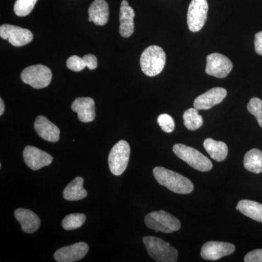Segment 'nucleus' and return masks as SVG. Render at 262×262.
I'll return each mask as SVG.
<instances>
[{"instance_id":"c85d7f7f","label":"nucleus","mask_w":262,"mask_h":262,"mask_svg":"<svg viewBox=\"0 0 262 262\" xmlns=\"http://www.w3.org/2000/svg\"><path fill=\"white\" fill-rule=\"evenodd\" d=\"M158 123L159 124L162 130L168 134L173 132L175 129V122H174L173 117L168 114L160 115L158 118Z\"/></svg>"},{"instance_id":"f03ea898","label":"nucleus","mask_w":262,"mask_h":262,"mask_svg":"<svg viewBox=\"0 0 262 262\" xmlns=\"http://www.w3.org/2000/svg\"><path fill=\"white\" fill-rule=\"evenodd\" d=\"M143 243L149 256L155 261L176 262L178 259V251L163 239L146 236L143 238Z\"/></svg>"},{"instance_id":"423d86ee","label":"nucleus","mask_w":262,"mask_h":262,"mask_svg":"<svg viewBox=\"0 0 262 262\" xmlns=\"http://www.w3.org/2000/svg\"><path fill=\"white\" fill-rule=\"evenodd\" d=\"M53 74L46 66L37 64L24 69L20 78L24 83L35 89H44L51 84Z\"/></svg>"},{"instance_id":"aec40b11","label":"nucleus","mask_w":262,"mask_h":262,"mask_svg":"<svg viewBox=\"0 0 262 262\" xmlns=\"http://www.w3.org/2000/svg\"><path fill=\"white\" fill-rule=\"evenodd\" d=\"M67 66L70 70L74 72H80L85 67L89 70H94L97 68L98 60L96 56L93 54L85 55L80 58L78 56H72L67 60Z\"/></svg>"},{"instance_id":"20e7f679","label":"nucleus","mask_w":262,"mask_h":262,"mask_svg":"<svg viewBox=\"0 0 262 262\" xmlns=\"http://www.w3.org/2000/svg\"><path fill=\"white\" fill-rule=\"evenodd\" d=\"M173 151L179 158L200 171H209L213 168L211 160L198 150L190 146L182 144H175Z\"/></svg>"},{"instance_id":"a211bd4d","label":"nucleus","mask_w":262,"mask_h":262,"mask_svg":"<svg viewBox=\"0 0 262 262\" xmlns=\"http://www.w3.org/2000/svg\"><path fill=\"white\" fill-rule=\"evenodd\" d=\"M14 215L20 224L22 230L26 233H34L40 227L41 222L39 217L30 210L18 208L15 210Z\"/></svg>"},{"instance_id":"1a4fd4ad","label":"nucleus","mask_w":262,"mask_h":262,"mask_svg":"<svg viewBox=\"0 0 262 262\" xmlns=\"http://www.w3.org/2000/svg\"><path fill=\"white\" fill-rule=\"evenodd\" d=\"M0 37L9 41L15 47L26 46L34 39L32 32L29 29L10 24H3L0 27Z\"/></svg>"},{"instance_id":"c756f323","label":"nucleus","mask_w":262,"mask_h":262,"mask_svg":"<svg viewBox=\"0 0 262 262\" xmlns=\"http://www.w3.org/2000/svg\"><path fill=\"white\" fill-rule=\"evenodd\" d=\"M246 262H262V249L254 250L245 256Z\"/></svg>"},{"instance_id":"2eb2a0df","label":"nucleus","mask_w":262,"mask_h":262,"mask_svg":"<svg viewBox=\"0 0 262 262\" xmlns=\"http://www.w3.org/2000/svg\"><path fill=\"white\" fill-rule=\"evenodd\" d=\"M72 111L77 113L80 121L90 122L94 121L96 118L95 101L89 97L76 98L72 104Z\"/></svg>"},{"instance_id":"9d476101","label":"nucleus","mask_w":262,"mask_h":262,"mask_svg":"<svg viewBox=\"0 0 262 262\" xmlns=\"http://www.w3.org/2000/svg\"><path fill=\"white\" fill-rule=\"evenodd\" d=\"M206 72L207 75L217 78L227 77L233 68L232 61L227 56L220 53H211L206 58Z\"/></svg>"},{"instance_id":"5701e85b","label":"nucleus","mask_w":262,"mask_h":262,"mask_svg":"<svg viewBox=\"0 0 262 262\" xmlns=\"http://www.w3.org/2000/svg\"><path fill=\"white\" fill-rule=\"evenodd\" d=\"M236 208L246 216L262 223V204L261 203L249 201V200H242L239 202Z\"/></svg>"},{"instance_id":"4be33fe9","label":"nucleus","mask_w":262,"mask_h":262,"mask_svg":"<svg viewBox=\"0 0 262 262\" xmlns=\"http://www.w3.org/2000/svg\"><path fill=\"white\" fill-rule=\"evenodd\" d=\"M203 146L212 159L217 162L223 161L227 158L228 155V146L222 141L206 139L203 142Z\"/></svg>"},{"instance_id":"393cba45","label":"nucleus","mask_w":262,"mask_h":262,"mask_svg":"<svg viewBox=\"0 0 262 262\" xmlns=\"http://www.w3.org/2000/svg\"><path fill=\"white\" fill-rule=\"evenodd\" d=\"M183 119L184 125L189 130H198L203 124V117L195 108H190L184 112Z\"/></svg>"},{"instance_id":"f257e3e1","label":"nucleus","mask_w":262,"mask_h":262,"mask_svg":"<svg viewBox=\"0 0 262 262\" xmlns=\"http://www.w3.org/2000/svg\"><path fill=\"white\" fill-rule=\"evenodd\" d=\"M153 174L160 185L173 192L186 194H190L194 190V185L189 179L173 170L163 167H156L153 170Z\"/></svg>"},{"instance_id":"0eeeda50","label":"nucleus","mask_w":262,"mask_h":262,"mask_svg":"<svg viewBox=\"0 0 262 262\" xmlns=\"http://www.w3.org/2000/svg\"><path fill=\"white\" fill-rule=\"evenodd\" d=\"M130 148L126 141H118L108 155V166L112 173L120 176L126 170L130 158Z\"/></svg>"},{"instance_id":"dca6fc26","label":"nucleus","mask_w":262,"mask_h":262,"mask_svg":"<svg viewBox=\"0 0 262 262\" xmlns=\"http://www.w3.org/2000/svg\"><path fill=\"white\" fill-rule=\"evenodd\" d=\"M34 130L44 140L57 142L60 139V130L55 124L44 116H38L34 124Z\"/></svg>"},{"instance_id":"4468645a","label":"nucleus","mask_w":262,"mask_h":262,"mask_svg":"<svg viewBox=\"0 0 262 262\" xmlns=\"http://www.w3.org/2000/svg\"><path fill=\"white\" fill-rule=\"evenodd\" d=\"M227 95V91L223 88H213L196 97L193 105L198 110H210L222 103Z\"/></svg>"},{"instance_id":"6ab92c4d","label":"nucleus","mask_w":262,"mask_h":262,"mask_svg":"<svg viewBox=\"0 0 262 262\" xmlns=\"http://www.w3.org/2000/svg\"><path fill=\"white\" fill-rule=\"evenodd\" d=\"M89 21L97 26L107 24L110 17L108 3L105 0H95L89 9Z\"/></svg>"},{"instance_id":"39448f33","label":"nucleus","mask_w":262,"mask_h":262,"mask_svg":"<svg viewBox=\"0 0 262 262\" xmlns=\"http://www.w3.org/2000/svg\"><path fill=\"white\" fill-rule=\"evenodd\" d=\"M144 222L148 228L157 232L171 233L181 228L180 221L165 211L151 212L146 215Z\"/></svg>"},{"instance_id":"9b49d317","label":"nucleus","mask_w":262,"mask_h":262,"mask_svg":"<svg viewBox=\"0 0 262 262\" xmlns=\"http://www.w3.org/2000/svg\"><path fill=\"white\" fill-rule=\"evenodd\" d=\"M235 251V246L229 243L209 241L202 246V258L210 261H215L232 254Z\"/></svg>"},{"instance_id":"6e6552de","label":"nucleus","mask_w":262,"mask_h":262,"mask_svg":"<svg viewBox=\"0 0 262 262\" xmlns=\"http://www.w3.org/2000/svg\"><path fill=\"white\" fill-rule=\"evenodd\" d=\"M207 0H192L187 12V25L192 32H198L204 27L208 17Z\"/></svg>"},{"instance_id":"a878e982","label":"nucleus","mask_w":262,"mask_h":262,"mask_svg":"<svg viewBox=\"0 0 262 262\" xmlns=\"http://www.w3.org/2000/svg\"><path fill=\"white\" fill-rule=\"evenodd\" d=\"M85 221V215L82 213H72L63 219L61 225L65 230H75L82 227Z\"/></svg>"},{"instance_id":"f3484780","label":"nucleus","mask_w":262,"mask_h":262,"mask_svg":"<svg viewBox=\"0 0 262 262\" xmlns=\"http://www.w3.org/2000/svg\"><path fill=\"white\" fill-rule=\"evenodd\" d=\"M134 10L129 6L127 0H123L120 10V33L122 37L127 38L134 34Z\"/></svg>"},{"instance_id":"7c9ffc66","label":"nucleus","mask_w":262,"mask_h":262,"mask_svg":"<svg viewBox=\"0 0 262 262\" xmlns=\"http://www.w3.org/2000/svg\"><path fill=\"white\" fill-rule=\"evenodd\" d=\"M255 51L259 56H262V31L255 35Z\"/></svg>"},{"instance_id":"cd10ccee","label":"nucleus","mask_w":262,"mask_h":262,"mask_svg":"<svg viewBox=\"0 0 262 262\" xmlns=\"http://www.w3.org/2000/svg\"><path fill=\"white\" fill-rule=\"evenodd\" d=\"M248 111L256 117L259 126L262 127V101L254 97L250 100L247 106Z\"/></svg>"},{"instance_id":"f8f14e48","label":"nucleus","mask_w":262,"mask_h":262,"mask_svg":"<svg viewBox=\"0 0 262 262\" xmlns=\"http://www.w3.org/2000/svg\"><path fill=\"white\" fill-rule=\"evenodd\" d=\"M23 156L26 165L33 170H38L48 166L53 160L51 155L32 146H26Z\"/></svg>"},{"instance_id":"bb28decb","label":"nucleus","mask_w":262,"mask_h":262,"mask_svg":"<svg viewBox=\"0 0 262 262\" xmlns=\"http://www.w3.org/2000/svg\"><path fill=\"white\" fill-rule=\"evenodd\" d=\"M38 0H16L14 5V12L19 17L27 16L32 13Z\"/></svg>"},{"instance_id":"b1692460","label":"nucleus","mask_w":262,"mask_h":262,"mask_svg":"<svg viewBox=\"0 0 262 262\" xmlns=\"http://www.w3.org/2000/svg\"><path fill=\"white\" fill-rule=\"evenodd\" d=\"M245 168L254 173H262V151L258 149L248 151L244 157Z\"/></svg>"},{"instance_id":"ddd939ff","label":"nucleus","mask_w":262,"mask_h":262,"mask_svg":"<svg viewBox=\"0 0 262 262\" xmlns=\"http://www.w3.org/2000/svg\"><path fill=\"white\" fill-rule=\"evenodd\" d=\"M89 251V246L86 243H77L57 250L54 258L58 262L77 261L84 258Z\"/></svg>"},{"instance_id":"2f4dec72","label":"nucleus","mask_w":262,"mask_h":262,"mask_svg":"<svg viewBox=\"0 0 262 262\" xmlns=\"http://www.w3.org/2000/svg\"><path fill=\"white\" fill-rule=\"evenodd\" d=\"M5 103L3 102V98H0V116L4 114Z\"/></svg>"},{"instance_id":"7ed1b4c3","label":"nucleus","mask_w":262,"mask_h":262,"mask_svg":"<svg viewBox=\"0 0 262 262\" xmlns=\"http://www.w3.org/2000/svg\"><path fill=\"white\" fill-rule=\"evenodd\" d=\"M165 62L166 56L163 48L157 46H149L141 54V69L146 76L155 77L161 73Z\"/></svg>"},{"instance_id":"412c9836","label":"nucleus","mask_w":262,"mask_h":262,"mask_svg":"<svg viewBox=\"0 0 262 262\" xmlns=\"http://www.w3.org/2000/svg\"><path fill=\"white\" fill-rule=\"evenodd\" d=\"M84 179L77 177L66 187L63 192V198L69 201H77L84 199L88 195L83 187Z\"/></svg>"}]
</instances>
